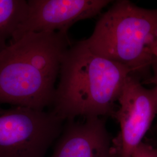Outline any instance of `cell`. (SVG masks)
Instances as JSON below:
<instances>
[{
  "label": "cell",
  "instance_id": "1",
  "mask_svg": "<svg viewBox=\"0 0 157 157\" xmlns=\"http://www.w3.org/2000/svg\"><path fill=\"white\" fill-rule=\"evenodd\" d=\"M67 32L29 33L0 51V105L44 111L56 93Z\"/></svg>",
  "mask_w": 157,
  "mask_h": 157
},
{
  "label": "cell",
  "instance_id": "2",
  "mask_svg": "<svg viewBox=\"0 0 157 157\" xmlns=\"http://www.w3.org/2000/svg\"><path fill=\"white\" fill-rule=\"evenodd\" d=\"M131 71L94 53L83 40L71 44L63 57L51 109L63 121L112 116Z\"/></svg>",
  "mask_w": 157,
  "mask_h": 157
},
{
  "label": "cell",
  "instance_id": "3",
  "mask_svg": "<svg viewBox=\"0 0 157 157\" xmlns=\"http://www.w3.org/2000/svg\"><path fill=\"white\" fill-rule=\"evenodd\" d=\"M84 43L94 53L128 67L143 84L151 78L157 47V8L114 2Z\"/></svg>",
  "mask_w": 157,
  "mask_h": 157
},
{
  "label": "cell",
  "instance_id": "4",
  "mask_svg": "<svg viewBox=\"0 0 157 157\" xmlns=\"http://www.w3.org/2000/svg\"><path fill=\"white\" fill-rule=\"evenodd\" d=\"M64 122L51 111L0 108V157H44Z\"/></svg>",
  "mask_w": 157,
  "mask_h": 157
},
{
  "label": "cell",
  "instance_id": "5",
  "mask_svg": "<svg viewBox=\"0 0 157 157\" xmlns=\"http://www.w3.org/2000/svg\"><path fill=\"white\" fill-rule=\"evenodd\" d=\"M118 101L120 106L112 116L119 124L120 131L112 139V155L131 157L157 116V92L154 87H144L140 78L130 75Z\"/></svg>",
  "mask_w": 157,
  "mask_h": 157
},
{
  "label": "cell",
  "instance_id": "6",
  "mask_svg": "<svg viewBox=\"0 0 157 157\" xmlns=\"http://www.w3.org/2000/svg\"><path fill=\"white\" fill-rule=\"evenodd\" d=\"M109 0H28L26 17L9 42L26 34L67 32L75 23L98 15Z\"/></svg>",
  "mask_w": 157,
  "mask_h": 157
},
{
  "label": "cell",
  "instance_id": "7",
  "mask_svg": "<svg viewBox=\"0 0 157 157\" xmlns=\"http://www.w3.org/2000/svg\"><path fill=\"white\" fill-rule=\"evenodd\" d=\"M65 121L50 157H113L112 139L100 117Z\"/></svg>",
  "mask_w": 157,
  "mask_h": 157
},
{
  "label": "cell",
  "instance_id": "8",
  "mask_svg": "<svg viewBox=\"0 0 157 157\" xmlns=\"http://www.w3.org/2000/svg\"><path fill=\"white\" fill-rule=\"evenodd\" d=\"M28 8L26 0H0V51L25 19Z\"/></svg>",
  "mask_w": 157,
  "mask_h": 157
},
{
  "label": "cell",
  "instance_id": "9",
  "mask_svg": "<svg viewBox=\"0 0 157 157\" xmlns=\"http://www.w3.org/2000/svg\"><path fill=\"white\" fill-rule=\"evenodd\" d=\"M131 157H157V148L141 142L135 148Z\"/></svg>",
  "mask_w": 157,
  "mask_h": 157
},
{
  "label": "cell",
  "instance_id": "10",
  "mask_svg": "<svg viewBox=\"0 0 157 157\" xmlns=\"http://www.w3.org/2000/svg\"><path fill=\"white\" fill-rule=\"evenodd\" d=\"M144 84H152L156 90L157 94V60L154 59L152 65V75L151 78L147 80Z\"/></svg>",
  "mask_w": 157,
  "mask_h": 157
},
{
  "label": "cell",
  "instance_id": "11",
  "mask_svg": "<svg viewBox=\"0 0 157 157\" xmlns=\"http://www.w3.org/2000/svg\"><path fill=\"white\" fill-rule=\"evenodd\" d=\"M154 57H155V59L157 60V47L154 51Z\"/></svg>",
  "mask_w": 157,
  "mask_h": 157
}]
</instances>
